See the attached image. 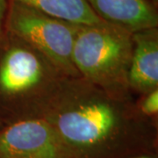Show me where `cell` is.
I'll return each instance as SVG.
<instances>
[{
	"mask_svg": "<svg viewBox=\"0 0 158 158\" xmlns=\"http://www.w3.org/2000/svg\"><path fill=\"white\" fill-rule=\"evenodd\" d=\"M118 118L112 105L92 100L68 108L48 121L74 158H119L130 147Z\"/></svg>",
	"mask_w": 158,
	"mask_h": 158,
	"instance_id": "obj_1",
	"label": "cell"
},
{
	"mask_svg": "<svg viewBox=\"0 0 158 158\" xmlns=\"http://www.w3.org/2000/svg\"><path fill=\"white\" fill-rule=\"evenodd\" d=\"M132 34L106 22L78 26L72 51L76 69L105 88L127 80L134 47Z\"/></svg>",
	"mask_w": 158,
	"mask_h": 158,
	"instance_id": "obj_2",
	"label": "cell"
},
{
	"mask_svg": "<svg viewBox=\"0 0 158 158\" xmlns=\"http://www.w3.org/2000/svg\"><path fill=\"white\" fill-rule=\"evenodd\" d=\"M6 25L11 34L44 55L67 74H76L72 62L74 40L78 26L10 0Z\"/></svg>",
	"mask_w": 158,
	"mask_h": 158,
	"instance_id": "obj_3",
	"label": "cell"
},
{
	"mask_svg": "<svg viewBox=\"0 0 158 158\" xmlns=\"http://www.w3.org/2000/svg\"><path fill=\"white\" fill-rule=\"evenodd\" d=\"M0 158H74L45 119L17 121L0 131Z\"/></svg>",
	"mask_w": 158,
	"mask_h": 158,
	"instance_id": "obj_4",
	"label": "cell"
},
{
	"mask_svg": "<svg viewBox=\"0 0 158 158\" xmlns=\"http://www.w3.org/2000/svg\"><path fill=\"white\" fill-rule=\"evenodd\" d=\"M102 20L131 34L156 28L158 17L149 0H86Z\"/></svg>",
	"mask_w": 158,
	"mask_h": 158,
	"instance_id": "obj_5",
	"label": "cell"
},
{
	"mask_svg": "<svg viewBox=\"0 0 158 158\" xmlns=\"http://www.w3.org/2000/svg\"><path fill=\"white\" fill-rule=\"evenodd\" d=\"M132 57L127 72V81L133 88L150 92L158 85L157 29L141 30L132 34Z\"/></svg>",
	"mask_w": 158,
	"mask_h": 158,
	"instance_id": "obj_6",
	"label": "cell"
},
{
	"mask_svg": "<svg viewBox=\"0 0 158 158\" xmlns=\"http://www.w3.org/2000/svg\"><path fill=\"white\" fill-rule=\"evenodd\" d=\"M43 77L38 57L23 48L7 51L0 64V90L8 95H17L33 89Z\"/></svg>",
	"mask_w": 158,
	"mask_h": 158,
	"instance_id": "obj_7",
	"label": "cell"
},
{
	"mask_svg": "<svg viewBox=\"0 0 158 158\" xmlns=\"http://www.w3.org/2000/svg\"><path fill=\"white\" fill-rule=\"evenodd\" d=\"M77 26L106 23L90 8L86 0H11Z\"/></svg>",
	"mask_w": 158,
	"mask_h": 158,
	"instance_id": "obj_8",
	"label": "cell"
},
{
	"mask_svg": "<svg viewBox=\"0 0 158 158\" xmlns=\"http://www.w3.org/2000/svg\"><path fill=\"white\" fill-rule=\"evenodd\" d=\"M141 111L147 115H155L158 113L157 89L148 92V96L142 102Z\"/></svg>",
	"mask_w": 158,
	"mask_h": 158,
	"instance_id": "obj_9",
	"label": "cell"
},
{
	"mask_svg": "<svg viewBox=\"0 0 158 158\" xmlns=\"http://www.w3.org/2000/svg\"><path fill=\"white\" fill-rule=\"evenodd\" d=\"M8 0H0V38L4 34V27L6 26V15L8 11Z\"/></svg>",
	"mask_w": 158,
	"mask_h": 158,
	"instance_id": "obj_10",
	"label": "cell"
},
{
	"mask_svg": "<svg viewBox=\"0 0 158 158\" xmlns=\"http://www.w3.org/2000/svg\"><path fill=\"white\" fill-rule=\"evenodd\" d=\"M131 158H154L150 156H148V155H141V156H133Z\"/></svg>",
	"mask_w": 158,
	"mask_h": 158,
	"instance_id": "obj_11",
	"label": "cell"
},
{
	"mask_svg": "<svg viewBox=\"0 0 158 158\" xmlns=\"http://www.w3.org/2000/svg\"><path fill=\"white\" fill-rule=\"evenodd\" d=\"M149 1L152 2V4H155V3L156 4V3H157V0H149Z\"/></svg>",
	"mask_w": 158,
	"mask_h": 158,
	"instance_id": "obj_12",
	"label": "cell"
}]
</instances>
